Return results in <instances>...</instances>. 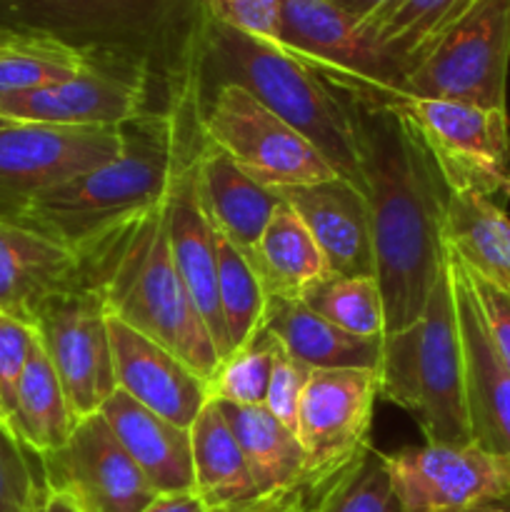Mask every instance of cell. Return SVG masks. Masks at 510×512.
<instances>
[{
	"label": "cell",
	"instance_id": "6da1fadb",
	"mask_svg": "<svg viewBox=\"0 0 510 512\" xmlns=\"http://www.w3.org/2000/svg\"><path fill=\"white\" fill-rule=\"evenodd\" d=\"M363 193L373 225L385 335L410 328L443 275L448 188L428 150L393 108H360Z\"/></svg>",
	"mask_w": 510,
	"mask_h": 512
},
{
	"label": "cell",
	"instance_id": "7a4b0ae2",
	"mask_svg": "<svg viewBox=\"0 0 510 512\" xmlns=\"http://www.w3.org/2000/svg\"><path fill=\"white\" fill-rule=\"evenodd\" d=\"M205 0H0V25L123 63L180 100L203 83Z\"/></svg>",
	"mask_w": 510,
	"mask_h": 512
},
{
	"label": "cell",
	"instance_id": "3957f363",
	"mask_svg": "<svg viewBox=\"0 0 510 512\" xmlns=\"http://www.w3.org/2000/svg\"><path fill=\"white\" fill-rule=\"evenodd\" d=\"M78 258L80 280L105 313L165 345L208 383L220 355L170 253L168 198L105 230Z\"/></svg>",
	"mask_w": 510,
	"mask_h": 512
},
{
	"label": "cell",
	"instance_id": "277c9868",
	"mask_svg": "<svg viewBox=\"0 0 510 512\" xmlns=\"http://www.w3.org/2000/svg\"><path fill=\"white\" fill-rule=\"evenodd\" d=\"M200 105V90L168 110H148L123 125L118 158L45 190L25 205L18 220L78 253L105 230L168 198L180 163L195 138L185 118Z\"/></svg>",
	"mask_w": 510,
	"mask_h": 512
},
{
	"label": "cell",
	"instance_id": "5b68a950",
	"mask_svg": "<svg viewBox=\"0 0 510 512\" xmlns=\"http://www.w3.org/2000/svg\"><path fill=\"white\" fill-rule=\"evenodd\" d=\"M235 83L293 125L323 153L340 178L363 190L360 108L285 48L210 20L203 78ZM215 83V85H218Z\"/></svg>",
	"mask_w": 510,
	"mask_h": 512
},
{
	"label": "cell",
	"instance_id": "8992f818",
	"mask_svg": "<svg viewBox=\"0 0 510 512\" xmlns=\"http://www.w3.org/2000/svg\"><path fill=\"white\" fill-rule=\"evenodd\" d=\"M378 378L380 398L413 415L425 443H473L465 400L463 338L448 263L418 320L383 338Z\"/></svg>",
	"mask_w": 510,
	"mask_h": 512
},
{
	"label": "cell",
	"instance_id": "52a82bcc",
	"mask_svg": "<svg viewBox=\"0 0 510 512\" xmlns=\"http://www.w3.org/2000/svg\"><path fill=\"white\" fill-rule=\"evenodd\" d=\"M278 45L358 108H393L410 95L403 63L330 0H283Z\"/></svg>",
	"mask_w": 510,
	"mask_h": 512
},
{
	"label": "cell",
	"instance_id": "ba28073f",
	"mask_svg": "<svg viewBox=\"0 0 510 512\" xmlns=\"http://www.w3.org/2000/svg\"><path fill=\"white\" fill-rule=\"evenodd\" d=\"M200 135L243 173L270 190L340 178L338 170L293 125L235 83H218L200 98Z\"/></svg>",
	"mask_w": 510,
	"mask_h": 512
},
{
	"label": "cell",
	"instance_id": "9c48e42d",
	"mask_svg": "<svg viewBox=\"0 0 510 512\" xmlns=\"http://www.w3.org/2000/svg\"><path fill=\"white\" fill-rule=\"evenodd\" d=\"M395 113L410 125L448 190L495 198L510 190L508 108L405 95Z\"/></svg>",
	"mask_w": 510,
	"mask_h": 512
},
{
	"label": "cell",
	"instance_id": "30bf717a",
	"mask_svg": "<svg viewBox=\"0 0 510 512\" xmlns=\"http://www.w3.org/2000/svg\"><path fill=\"white\" fill-rule=\"evenodd\" d=\"M510 0H475L408 75V93L508 108Z\"/></svg>",
	"mask_w": 510,
	"mask_h": 512
},
{
	"label": "cell",
	"instance_id": "8fae6325",
	"mask_svg": "<svg viewBox=\"0 0 510 512\" xmlns=\"http://www.w3.org/2000/svg\"><path fill=\"white\" fill-rule=\"evenodd\" d=\"M123 150V128L8 123L0 128V220H18L45 190L78 178Z\"/></svg>",
	"mask_w": 510,
	"mask_h": 512
},
{
	"label": "cell",
	"instance_id": "7c38bea8",
	"mask_svg": "<svg viewBox=\"0 0 510 512\" xmlns=\"http://www.w3.org/2000/svg\"><path fill=\"white\" fill-rule=\"evenodd\" d=\"M38 463L48 493L75 512H143L160 495L100 413L78 420L68 443Z\"/></svg>",
	"mask_w": 510,
	"mask_h": 512
},
{
	"label": "cell",
	"instance_id": "4fadbf2b",
	"mask_svg": "<svg viewBox=\"0 0 510 512\" xmlns=\"http://www.w3.org/2000/svg\"><path fill=\"white\" fill-rule=\"evenodd\" d=\"M35 333L53 363L75 420L100 413L118 390L108 313L93 288L80 280L55 295L35 320Z\"/></svg>",
	"mask_w": 510,
	"mask_h": 512
},
{
	"label": "cell",
	"instance_id": "5bb4252c",
	"mask_svg": "<svg viewBox=\"0 0 510 512\" xmlns=\"http://www.w3.org/2000/svg\"><path fill=\"white\" fill-rule=\"evenodd\" d=\"M158 85L148 73L123 63L88 58L73 78L0 100V115L13 123L63 128H123L153 108Z\"/></svg>",
	"mask_w": 510,
	"mask_h": 512
},
{
	"label": "cell",
	"instance_id": "9a60e30c",
	"mask_svg": "<svg viewBox=\"0 0 510 512\" xmlns=\"http://www.w3.org/2000/svg\"><path fill=\"white\" fill-rule=\"evenodd\" d=\"M383 455L403 512H458L510 493V460L478 443H425Z\"/></svg>",
	"mask_w": 510,
	"mask_h": 512
},
{
	"label": "cell",
	"instance_id": "2e32d148",
	"mask_svg": "<svg viewBox=\"0 0 510 512\" xmlns=\"http://www.w3.org/2000/svg\"><path fill=\"white\" fill-rule=\"evenodd\" d=\"M378 370H313L298 413L300 445L308 470H328L370 445Z\"/></svg>",
	"mask_w": 510,
	"mask_h": 512
},
{
	"label": "cell",
	"instance_id": "e0dca14e",
	"mask_svg": "<svg viewBox=\"0 0 510 512\" xmlns=\"http://www.w3.org/2000/svg\"><path fill=\"white\" fill-rule=\"evenodd\" d=\"M115 383L135 403L190 430L208 405V383L165 345L108 315Z\"/></svg>",
	"mask_w": 510,
	"mask_h": 512
},
{
	"label": "cell",
	"instance_id": "ac0fdd59",
	"mask_svg": "<svg viewBox=\"0 0 510 512\" xmlns=\"http://www.w3.org/2000/svg\"><path fill=\"white\" fill-rule=\"evenodd\" d=\"M448 268L463 338L470 438L480 448L510 460V370L495 353L463 265L450 250Z\"/></svg>",
	"mask_w": 510,
	"mask_h": 512
},
{
	"label": "cell",
	"instance_id": "d6986e66",
	"mask_svg": "<svg viewBox=\"0 0 510 512\" xmlns=\"http://www.w3.org/2000/svg\"><path fill=\"white\" fill-rule=\"evenodd\" d=\"M203 140V135H200ZM198 143L188 150L175 173L173 188L168 193V240L173 253L175 268L213 338L220 360L230 355L228 335H225L223 315L218 300V253H215V230L195 180V150Z\"/></svg>",
	"mask_w": 510,
	"mask_h": 512
},
{
	"label": "cell",
	"instance_id": "ffe728a7",
	"mask_svg": "<svg viewBox=\"0 0 510 512\" xmlns=\"http://www.w3.org/2000/svg\"><path fill=\"white\" fill-rule=\"evenodd\" d=\"M308 225L333 275H375L368 198L345 178L275 190Z\"/></svg>",
	"mask_w": 510,
	"mask_h": 512
},
{
	"label": "cell",
	"instance_id": "44dd1931",
	"mask_svg": "<svg viewBox=\"0 0 510 512\" xmlns=\"http://www.w3.org/2000/svg\"><path fill=\"white\" fill-rule=\"evenodd\" d=\"M80 283V258L60 240L0 220V313L35 328L40 310Z\"/></svg>",
	"mask_w": 510,
	"mask_h": 512
},
{
	"label": "cell",
	"instance_id": "7402d4cb",
	"mask_svg": "<svg viewBox=\"0 0 510 512\" xmlns=\"http://www.w3.org/2000/svg\"><path fill=\"white\" fill-rule=\"evenodd\" d=\"M195 180L213 228L253 258L265 225L280 205L278 193L243 173L228 155L205 140L195 150Z\"/></svg>",
	"mask_w": 510,
	"mask_h": 512
},
{
	"label": "cell",
	"instance_id": "603a6c76",
	"mask_svg": "<svg viewBox=\"0 0 510 512\" xmlns=\"http://www.w3.org/2000/svg\"><path fill=\"white\" fill-rule=\"evenodd\" d=\"M100 415L160 495L193 490L188 430L135 403L120 388L105 400Z\"/></svg>",
	"mask_w": 510,
	"mask_h": 512
},
{
	"label": "cell",
	"instance_id": "cb8c5ba5",
	"mask_svg": "<svg viewBox=\"0 0 510 512\" xmlns=\"http://www.w3.org/2000/svg\"><path fill=\"white\" fill-rule=\"evenodd\" d=\"M263 328L310 370H380L383 338H358L310 310L303 300L268 298Z\"/></svg>",
	"mask_w": 510,
	"mask_h": 512
},
{
	"label": "cell",
	"instance_id": "d4e9b609",
	"mask_svg": "<svg viewBox=\"0 0 510 512\" xmlns=\"http://www.w3.org/2000/svg\"><path fill=\"white\" fill-rule=\"evenodd\" d=\"M443 240L470 273L510 293V218L495 198L448 190Z\"/></svg>",
	"mask_w": 510,
	"mask_h": 512
},
{
	"label": "cell",
	"instance_id": "484cf974",
	"mask_svg": "<svg viewBox=\"0 0 510 512\" xmlns=\"http://www.w3.org/2000/svg\"><path fill=\"white\" fill-rule=\"evenodd\" d=\"M250 260L268 298L300 300L310 288L333 275L308 225L285 200H280L265 225Z\"/></svg>",
	"mask_w": 510,
	"mask_h": 512
},
{
	"label": "cell",
	"instance_id": "4316f807",
	"mask_svg": "<svg viewBox=\"0 0 510 512\" xmlns=\"http://www.w3.org/2000/svg\"><path fill=\"white\" fill-rule=\"evenodd\" d=\"M188 433L193 453V493L210 510L260 495L243 450L215 400H208Z\"/></svg>",
	"mask_w": 510,
	"mask_h": 512
},
{
	"label": "cell",
	"instance_id": "83f0119b",
	"mask_svg": "<svg viewBox=\"0 0 510 512\" xmlns=\"http://www.w3.org/2000/svg\"><path fill=\"white\" fill-rule=\"evenodd\" d=\"M228 420L258 493L288 488L308 473V458L298 435L285 428L265 405L218 403Z\"/></svg>",
	"mask_w": 510,
	"mask_h": 512
},
{
	"label": "cell",
	"instance_id": "f1b7e54d",
	"mask_svg": "<svg viewBox=\"0 0 510 512\" xmlns=\"http://www.w3.org/2000/svg\"><path fill=\"white\" fill-rule=\"evenodd\" d=\"M75 423L78 420L73 418L63 385L35 333L33 350L20 378L18 395H15L10 428L35 458H43L68 443Z\"/></svg>",
	"mask_w": 510,
	"mask_h": 512
},
{
	"label": "cell",
	"instance_id": "f546056e",
	"mask_svg": "<svg viewBox=\"0 0 510 512\" xmlns=\"http://www.w3.org/2000/svg\"><path fill=\"white\" fill-rule=\"evenodd\" d=\"M473 3L475 0H388L360 25L380 48L395 55L410 75L440 35Z\"/></svg>",
	"mask_w": 510,
	"mask_h": 512
},
{
	"label": "cell",
	"instance_id": "4dcf8cb0",
	"mask_svg": "<svg viewBox=\"0 0 510 512\" xmlns=\"http://www.w3.org/2000/svg\"><path fill=\"white\" fill-rule=\"evenodd\" d=\"M215 253H218L220 315H223L225 335L233 353L263 328L268 293L253 260L243 250L235 248L230 240H225L218 230H215Z\"/></svg>",
	"mask_w": 510,
	"mask_h": 512
},
{
	"label": "cell",
	"instance_id": "1f68e13d",
	"mask_svg": "<svg viewBox=\"0 0 510 512\" xmlns=\"http://www.w3.org/2000/svg\"><path fill=\"white\" fill-rule=\"evenodd\" d=\"M88 65V55L45 35H28L0 48V100L48 88L73 78Z\"/></svg>",
	"mask_w": 510,
	"mask_h": 512
},
{
	"label": "cell",
	"instance_id": "d6a6232c",
	"mask_svg": "<svg viewBox=\"0 0 510 512\" xmlns=\"http://www.w3.org/2000/svg\"><path fill=\"white\" fill-rule=\"evenodd\" d=\"M300 300L345 333L358 338L385 335V305L375 275H330Z\"/></svg>",
	"mask_w": 510,
	"mask_h": 512
},
{
	"label": "cell",
	"instance_id": "836d02e7",
	"mask_svg": "<svg viewBox=\"0 0 510 512\" xmlns=\"http://www.w3.org/2000/svg\"><path fill=\"white\" fill-rule=\"evenodd\" d=\"M280 343L260 328L245 345L223 358L208 380L210 400L230 405H265Z\"/></svg>",
	"mask_w": 510,
	"mask_h": 512
},
{
	"label": "cell",
	"instance_id": "e575fe53",
	"mask_svg": "<svg viewBox=\"0 0 510 512\" xmlns=\"http://www.w3.org/2000/svg\"><path fill=\"white\" fill-rule=\"evenodd\" d=\"M313 512H403L385 455L368 445L320 498Z\"/></svg>",
	"mask_w": 510,
	"mask_h": 512
},
{
	"label": "cell",
	"instance_id": "d590c367",
	"mask_svg": "<svg viewBox=\"0 0 510 512\" xmlns=\"http://www.w3.org/2000/svg\"><path fill=\"white\" fill-rule=\"evenodd\" d=\"M25 448L0 418V512H35L45 495L43 473L35 475Z\"/></svg>",
	"mask_w": 510,
	"mask_h": 512
},
{
	"label": "cell",
	"instance_id": "8d00e7d4",
	"mask_svg": "<svg viewBox=\"0 0 510 512\" xmlns=\"http://www.w3.org/2000/svg\"><path fill=\"white\" fill-rule=\"evenodd\" d=\"M365 448H368V445H365ZM363 450H360V453H363ZM360 453H355L353 458L343 460V463L333 465V468L328 470H308L298 483L288 485V488L255 495V498L243 500V503L225 505V508L210 512H313L318 508L320 498L333 488L335 480L345 473V468H348Z\"/></svg>",
	"mask_w": 510,
	"mask_h": 512
},
{
	"label": "cell",
	"instance_id": "74e56055",
	"mask_svg": "<svg viewBox=\"0 0 510 512\" xmlns=\"http://www.w3.org/2000/svg\"><path fill=\"white\" fill-rule=\"evenodd\" d=\"M33 343V325L20 323L10 315L0 313V408H3L8 423L10 415H13L15 395H18L20 378H23V370L28 365Z\"/></svg>",
	"mask_w": 510,
	"mask_h": 512
},
{
	"label": "cell",
	"instance_id": "f35d334b",
	"mask_svg": "<svg viewBox=\"0 0 510 512\" xmlns=\"http://www.w3.org/2000/svg\"><path fill=\"white\" fill-rule=\"evenodd\" d=\"M210 18L240 33L278 43L283 0H205Z\"/></svg>",
	"mask_w": 510,
	"mask_h": 512
},
{
	"label": "cell",
	"instance_id": "ab89813d",
	"mask_svg": "<svg viewBox=\"0 0 510 512\" xmlns=\"http://www.w3.org/2000/svg\"><path fill=\"white\" fill-rule=\"evenodd\" d=\"M310 373H313V370H310L308 365L290 358L283 348L278 350L273 375H270L268 395H265V408H268L285 428L293 430V433L298 430L300 400H303Z\"/></svg>",
	"mask_w": 510,
	"mask_h": 512
},
{
	"label": "cell",
	"instance_id": "60d3db41",
	"mask_svg": "<svg viewBox=\"0 0 510 512\" xmlns=\"http://www.w3.org/2000/svg\"><path fill=\"white\" fill-rule=\"evenodd\" d=\"M463 270L470 283V290L475 295V303H478L480 318H483L485 330H488L490 343H493L495 353L500 355L505 368L510 370V293H505V290L495 288L488 280L473 275L465 265Z\"/></svg>",
	"mask_w": 510,
	"mask_h": 512
},
{
	"label": "cell",
	"instance_id": "b9f144b4",
	"mask_svg": "<svg viewBox=\"0 0 510 512\" xmlns=\"http://www.w3.org/2000/svg\"><path fill=\"white\" fill-rule=\"evenodd\" d=\"M143 512H210V508L193 490H188V493L158 495Z\"/></svg>",
	"mask_w": 510,
	"mask_h": 512
},
{
	"label": "cell",
	"instance_id": "7bdbcfd3",
	"mask_svg": "<svg viewBox=\"0 0 510 512\" xmlns=\"http://www.w3.org/2000/svg\"><path fill=\"white\" fill-rule=\"evenodd\" d=\"M330 3H335L340 10H345V13L353 15L355 20L363 23L365 18H370V15H373L380 5L388 3V0H330Z\"/></svg>",
	"mask_w": 510,
	"mask_h": 512
},
{
	"label": "cell",
	"instance_id": "ee69618b",
	"mask_svg": "<svg viewBox=\"0 0 510 512\" xmlns=\"http://www.w3.org/2000/svg\"><path fill=\"white\" fill-rule=\"evenodd\" d=\"M458 512H510V493L508 495H500V498L483 500V503L470 505V508L458 510Z\"/></svg>",
	"mask_w": 510,
	"mask_h": 512
},
{
	"label": "cell",
	"instance_id": "f6af8a7d",
	"mask_svg": "<svg viewBox=\"0 0 510 512\" xmlns=\"http://www.w3.org/2000/svg\"><path fill=\"white\" fill-rule=\"evenodd\" d=\"M45 512H75V508L65 503L63 498H58V495L48 493V488H45Z\"/></svg>",
	"mask_w": 510,
	"mask_h": 512
},
{
	"label": "cell",
	"instance_id": "bcb514c9",
	"mask_svg": "<svg viewBox=\"0 0 510 512\" xmlns=\"http://www.w3.org/2000/svg\"><path fill=\"white\" fill-rule=\"evenodd\" d=\"M28 35L30 33H18V30H10V28H3V25H0V48H8V45L20 43V40H25Z\"/></svg>",
	"mask_w": 510,
	"mask_h": 512
},
{
	"label": "cell",
	"instance_id": "7dc6e473",
	"mask_svg": "<svg viewBox=\"0 0 510 512\" xmlns=\"http://www.w3.org/2000/svg\"><path fill=\"white\" fill-rule=\"evenodd\" d=\"M35 512H45V495H43V500H40V505H38V510Z\"/></svg>",
	"mask_w": 510,
	"mask_h": 512
},
{
	"label": "cell",
	"instance_id": "c3c4849f",
	"mask_svg": "<svg viewBox=\"0 0 510 512\" xmlns=\"http://www.w3.org/2000/svg\"><path fill=\"white\" fill-rule=\"evenodd\" d=\"M8 123H13V120H5L3 115H0V128H3V125H8Z\"/></svg>",
	"mask_w": 510,
	"mask_h": 512
},
{
	"label": "cell",
	"instance_id": "681fc988",
	"mask_svg": "<svg viewBox=\"0 0 510 512\" xmlns=\"http://www.w3.org/2000/svg\"><path fill=\"white\" fill-rule=\"evenodd\" d=\"M0 418H3L5 420V415H3V408H0ZM5 423H8V420H5ZM10 425V423H8Z\"/></svg>",
	"mask_w": 510,
	"mask_h": 512
},
{
	"label": "cell",
	"instance_id": "f907efd6",
	"mask_svg": "<svg viewBox=\"0 0 510 512\" xmlns=\"http://www.w3.org/2000/svg\"><path fill=\"white\" fill-rule=\"evenodd\" d=\"M505 195H508V198H510V190H508V193H505Z\"/></svg>",
	"mask_w": 510,
	"mask_h": 512
}]
</instances>
